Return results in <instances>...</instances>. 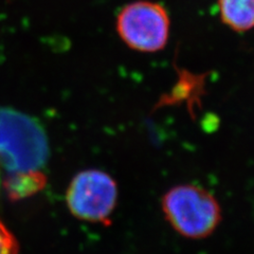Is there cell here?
I'll return each mask as SVG.
<instances>
[{
	"label": "cell",
	"instance_id": "cell-4",
	"mask_svg": "<svg viewBox=\"0 0 254 254\" xmlns=\"http://www.w3.org/2000/svg\"><path fill=\"white\" fill-rule=\"evenodd\" d=\"M68 209L77 219L109 224L118 201L115 179L100 170H86L71 180L66 194Z\"/></svg>",
	"mask_w": 254,
	"mask_h": 254
},
{
	"label": "cell",
	"instance_id": "cell-5",
	"mask_svg": "<svg viewBox=\"0 0 254 254\" xmlns=\"http://www.w3.org/2000/svg\"><path fill=\"white\" fill-rule=\"evenodd\" d=\"M221 21L237 32L254 28V0H218Z\"/></svg>",
	"mask_w": 254,
	"mask_h": 254
},
{
	"label": "cell",
	"instance_id": "cell-7",
	"mask_svg": "<svg viewBox=\"0 0 254 254\" xmlns=\"http://www.w3.org/2000/svg\"><path fill=\"white\" fill-rule=\"evenodd\" d=\"M0 254H18L17 241L1 220H0Z\"/></svg>",
	"mask_w": 254,
	"mask_h": 254
},
{
	"label": "cell",
	"instance_id": "cell-8",
	"mask_svg": "<svg viewBox=\"0 0 254 254\" xmlns=\"http://www.w3.org/2000/svg\"><path fill=\"white\" fill-rule=\"evenodd\" d=\"M0 187H1V178H0Z\"/></svg>",
	"mask_w": 254,
	"mask_h": 254
},
{
	"label": "cell",
	"instance_id": "cell-1",
	"mask_svg": "<svg viewBox=\"0 0 254 254\" xmlns=\"http://www.w3.org/2000/svg\"><path fill=\"white\" fill-rule=\"evenodd\" d=\"M50 148L38 120L19 110L0 108V165L7 174L43 172Z\"/></svg>",
	"mask_w": 254,
	"mask_h": 254
},
{
	"label": "cell",
	"instance_id": "cell-3",
	"mask_svg": "<svg viewBox=\"0 0 254 254\" xmlns=\"http://www.w3.org/2000/svg\"><path fill=\"white\" fill-rule=\"evenodd\" d=\"M170 17L160 3L134 1L126 4L117 17V32L130 49L153 53L162 50L170 35Z\"/></svg>",
	"mask_w": 254,
	"mask_h": 254
},
{
	"label": "cell",
	"instance_id": "cell-6",
	"mask_svg": "<svg viewBox=\"0 0 254 254\" xmlns=\"http://www.w3.org/2000/svg\"><path fill=\"white\" fill-rule=\"evenodd\" d=\"M46 176L43 172H28L7 174L3 181L5 192L12 200H19L22 198L36 194L44 189Z\"/></svg>",
	"mask_w": 254,
	"mask_h": 254
},
{
	"label": "cell",
	"instance_id": "cell-2",
	"mask_svg": "<svg viewBox=\"0 0 254 254\" xmlns=\"http://www.w3.org/2000/svg\"><path fill=\"white\" fill-rule=\"evenodd\" d=\"M161 206L171 227L190 240L210 236L221 220V209L216 198L195 185L170 189L162 198Z\"/></svg>",
	"mask_w": 254,
	"mask_h": 254
}]
</instances>
